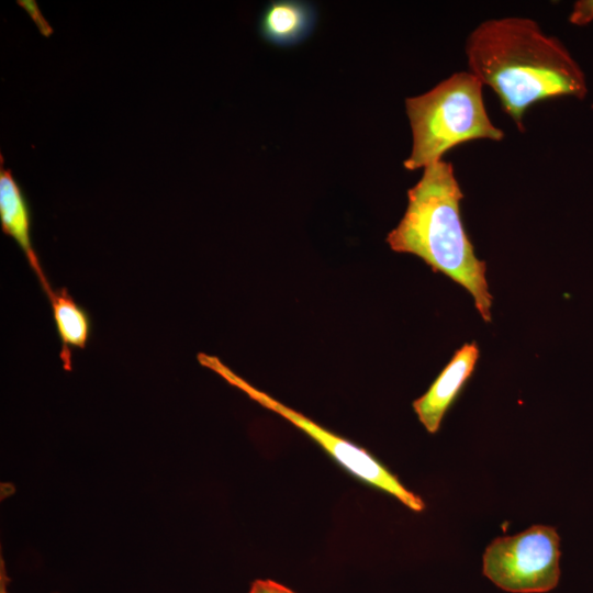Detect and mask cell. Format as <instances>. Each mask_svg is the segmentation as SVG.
I'll list each match as a JSON object with an SVG mask.
<instances>
[{"instance_id": "obj_1", "label": "cell", "mask_w": 593, "mask_h": 593, "mask_svg": "<svg viewBox=\"0 0 593 593\" xmlns=\"http://www.w3.org/2000/svg\"><path fill=\"white\" fill-rule=\"evenodd\" d=\"M465 53L468 71L494 91L522 132L534 104L588 93L584 72L568 48L529 18L481 22L467 36Z\"/></svg>"}, {"instance_id": "obj_2", "label": "cell", "mask_w": 593, "mask_h": 593, "mask_svg": "<svg viewBox=\"0 0 593 593\" xmlns=\"http://www.w3.org/2000/svg\"><path fill=\"white\" fill-rule=\"evenodd\" d=\"M463 192L454 166L444 159L424 168L418 182L407 190V206L388 234L393 251L419 257L433 271L465 288L485 322H490L492 295L486 264L474 254L460 214Z\"/></svg>"}, {"instance_id": "obj_3", "label": "cell", "mask_w": 593, "mask_h": 593, "mask_svg": "<svg viewBox=\"0 0 593 593\" xmlns=\"http://www.w3.org/2000/svg\"><path fill=\"white\" fill-rule=\"evenodd\" d=\"M482 82L470 71H459L419 96L406 98L412 149L403 161L407 170L443 159L451 148L475 139L500 142L504 132L486 112Z\"/></svg>"}, {"instance_id": "obj_4", "label": "cell", "mask_w": 593, "mask_h": 593, "mask_svg": "<svg viewBox=\"0 0 593 593\" xmlns=\"http://www.w3.org/2000/svg\"><path fill=\"white\" fill-rule=\"evenodd\" d=\"M199 363L239 389L261 406L277 413L312 438L329 457L358 480L383 491L414 512L425 508L423 500L407 490L395 474L367 449L323 427L302 413L284 405L266 392L258 390L235 373L220 358L200 353Z\"/></svg>"}, {"instance_id": "obj_5", "label": "cell", "mask_w": 593, "mask_h": 593, "mask_svg": "<svg viewBox=\"0 0 593 593\" xmlns=\"http://www.w3.org/2000/svg\"><path fill=\"white\" fill-rule=\"evenodd\" d=\"M560 538L556 528L535 525L494 539L483 553V574L512 593H545L560 578Z\"/></svg>"}, {"instance_id": "obj_6", "label": "cell", "mask_w": 593, "mask_h": 593, "mask_svg": "<svg viewBox=\"0 0 593 593\" xmlns=\"http://www.w3.org/2000/svg\"><path fill=\"white\" fill-rule=\"evenodd\" d=\"M480 350L475 342L462 345L412 406L419 422L430 434L438 432L444 415L474 371Z\"/></svg>"}, {"instance_id": "obj_7", "label": "cell", "mask_w": 593, "mask_h": 593, "mask_svg": "<svg viewBox=\"0 0 593 593\" xmlns=\"http://www.w3.org/2000/svg\"><path fill=\"white\" fill-rule=\"evenodd\" d=\"M0 224L5 235L11 236L23 251L31 269L36 275L41 288L48 298L52 288L31 237L32 215L29 202L11 171L0 165Z\"/></svg>"}, {"instance_id": "obj_8", "label": "cell", "mask_w": 593, "mask_h": 593, "mask_svg": "<svg viewBox=\"0 0 593 593\" xmlns=\"http://www.w3.org/2000/svg\"><path fill=\"white\" fill-rule=\"evenodd\" d=\"M315 23L314 8L303 1H271L262 12L259 30L261 36L279 46H290L303 41Z\"/></svg>"}, {"instance_id": "obj_9", "label": "cell", "mask_w": 593, "mask_h": 593, "mask_svg": "<svg viewBox=\"0 0 593 593\" xmlns=\"http://www.w3.org/2000/svg\"><path fill=\"white\" fill-rule=\"evenodd\" d=\"M47 299L60 340L59 359L63 368L70 371L72 349L87 347L92 332V321L88 311L76 302L65 287L54 289Z\"/></svg>"}, {"instance_id": "obj_10", "label": "cell", "mask_w": 593, "mask_h": 593, "mask_svg": "<svg viewBox=\"0 0 593 593\" xmlns=\"http://www.w3.org/2000/svg\"><path fill=\"white\" fill-rule=\"evenodd\" d=\"M569 21L575 25H584L593 21V0L577 1Z\"/></svg>"}, {"instance_id": "obj_11", "label": "cell", "mask_w": 593, "mask_h": 593, "mask_svg": "<svg viewBox=\"0 0 593 593\" xmlns=\"http://www.w3.org/2000/svg\"><path fill=\"white\" fill-rule=\"evenodd\" d=\"M249 593H295L289 588L272 580H256L253 582Z\"/></svg>"}, {"instance_id": "obj_12", "label": "cell", "mask_w": 593, "mask_h": 593, "mask_svg": "<svg viewBox=\"0 0 593 593\" xmlns=\"http://www.w3.org/2000/svg\"><path fill=\"white\" fill-rule=\"evenodd\" d=\"M9 582V578L7 577V572L4 569V562L1 559V569H0V593H8L7 591V584Z\"/></svg>"}, {"instance_id": "obj_13", "label": "cell", "mask_w": 593, "mask_h": 593, "mask_svg": "<svg viewBox=\"0 0 593 593\" xmlns=\"http://www.w3.org/2000/svg\"><path fill=\"white\" fill-rule=\"evenodd\" d=\"M592 109H593V104H592Z\"/></svg>"}]
</instances>
